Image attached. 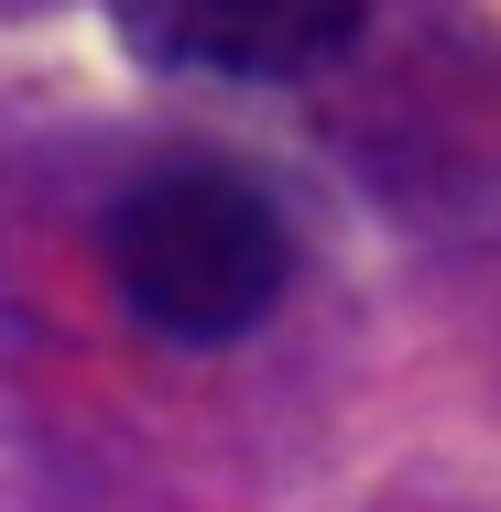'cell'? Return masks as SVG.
Wrapping results in <instances>:
<instances>
[{"mask_svg": "<svg viewBox=\"0 0 501 512\" xmlns=\"http://www.w3.org/2000/svg\"><path fill=\"white\" fill-rule=\"evenodd\" d=\"M99 251L131 327H153L164 349H240L295 295V229L273 186L218 153H175L131 175L99 218Z\"/></svg>", "mask_w": 501, "mask_h": 512, "instance_id": "1", "label": "cell"}, {"mask_svg": "<svg viewBox=\"0 0 501 512\" xmlns=\"http://www.w3.org/2000/svg\"><path fill=\"white\" fill-rule=\"evenodd\" d=\"M120 44L164 77H218V88H295L338 66L371 33V0H109Z\"/></svg>", "mask_w": 501, "mask_h": 512, "instance_id": "2", "label": "cell"}]
</instances>
